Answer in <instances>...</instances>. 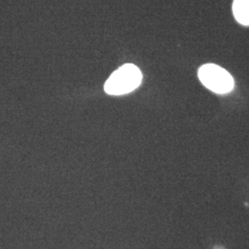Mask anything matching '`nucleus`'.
Masks as SVG:
<instances>
[{
	"label": "nucleus",
	"instance_id": "obj_1",
	"mask_svg": "<svg viewBox=\"0 0 249 249\" xmlns=\"http://www.w3.org/2000/svg\"><path fill=\"white\" fill-rule=\"evenodd\" d=\"M142 80L140 69L133 64H125L114 72L105 84V90L110 95H123L137 89Z\"/></svg>",
	"mask_w": 249,
	"mask_h": 249
},
{
	"label": "nucleus",
	"instance_id": "obj_4",
	"mask_svg": "<svg viewBox=\"0 0 249 249\" xmlns=\"http://www.w3.org/2000/svg\"><path fill=\"white\" fill-rule=\"evenodd\" d=\"M213 249H226L223 246H215L214 247Z\"/></svg>",
	"mask_w": 249,
	"mask_h": 249
},
{
	"label": "nucleus",
	"instance_id": "obj_2",
	"mask_svg": "<svg viewBox=\"0 0 249 249\" xmlns=\"http://www.w3.org/2000/svg\"><path fill=\"white\" fill-rule=\"evenodd\" d=\"M198 79L207 89L219 94L230 92L234 87L231 74L215 64H206L199 68Z\"/></svg>",
	"mask_w": 249,
	"mask_h": 249
},
{
	"label": "nucleus",
	"instance_id": "obj_3",
	"mask_svg": "<svg viewBox=\"0 0 249 249\" xmlns=\"http://www.w3.org/2000/svg\"><path fill=\"white\" fill-rule=\"evenodd\" d=\"M232 12L235 19L245 26L249 25V0H233Z\"/></svg>",
	"mask_w": 249,
	"mask_h": 249
}]
</instances>
